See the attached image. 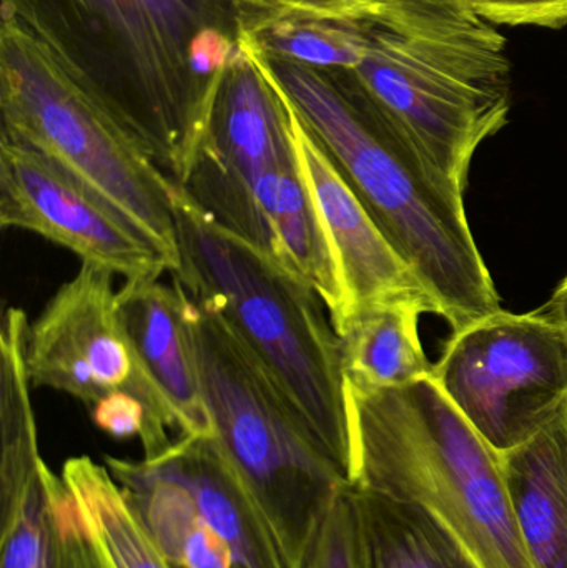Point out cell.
Wrapping results in <instances>:
<instances>
[{
  "mask_svg": "<svg viewBox=\"0 0 567 568\" xmlns=\"http://www.w3.org/2000/svg\"><path fill=\"white\" fill-rule=\"evenodd\" d=\"M280 90L288 110L300 166L315 200L345 293V311L336 321L353 307L376 301L415 296L433 301L412 266L389 243L368 210L340 175L282 85Z\"/></svg>",
  "mask_w": 567,
  "mask_h": 568,
  "instance_id": "12",
  "label": "cell"
},
{
  "mask_svg": "<svg viewBox=\"0 0 567 568\" xmlns=\"http://www.w3.org/2000/svg\"><path fill=\"white\" fill-rule=\"evenodd\" d=\"M392 2H399V0H303V3L323 7V9H355V7L382 6V3ZM459 2H465L469 6V0H459Z\"/></svg>",
  "mask_w": 567,
  "mask_h": 568,
  "instance_id": "22",
  "label": "cell"
},
{
  "mask_svg": "<svg viewBox=\"0 0 567 568\" xmlns=\"http://www.w3.org/2000/svg\"><path fill=\"white\" fill-rule=\"evenodd\" d=\"M0 112L2 139L37 150L109 200L180 268L179 183L39 37L3 12Z\"/></svg>",
  "mask_w": 567,
  "mask_h": 568,
  "instance_id": "7",
  "label": "cell"
},
{
  "mask_svg": "<svg viewBox=\"0 0 567 568\" xmlns=\"http://www.w3.org/2000/svg\"><path fill=\"white\" fill-rule=\"evenodd\" d=\"M183 185L216 79L193 67L209 29L236 30L233 0H2Z\"/></svg>",
  "mask_w": 567,
  "mask_h": 568,
  "instance_id": "2",
  "label": "cell"
},
{
  "mask_svg": "<svg viewBox=\"0 0 567 568\" xmlns=\"http://www.w3.org/2000/svg\"><path fill=\"white\" fill-rule=\"evenodd\" d=\"M302 568H362L352 486L343 487L333 500L306 550Z\"/></svg>",
  "mask_w": 567,
  "mask_h": 568,
  "instance_id": "19",
  "label": "cell"
},
{
  "mask_svg": "<svg viewBox=\"0 0 567 568\" xmlns=\"http://www.w3.org/2000/svg\"><path fill=\"white\" fill-rule=\"evenodd\" d=\"M358 23L362 62L342 77L423 160L465 195L473 156L508 122L505 37L459 0L323 10Z\"/></svg>",
  "mask_w": 567,
  "mask_h": 568,
  "instance_id": "1",
  "label": "cell"
},
{
  "mask_svg": "<svg viewBox=\"0 0 567 568\" xmlns=\"http://www.w3.org/2000/svg\"><path fill=\"white\" fill-rule=\"evenodd\" d=\"M543 313L548 314L556 323L561 324L567 331V278L559 284L558 290L553 294L551 300L548 301Z\"/></svg>",
  "mask_w": 567,
  "mask_h": 568,
  "instance_id": "21",
  "label": "cell"
},
{
  "mask_svg": "<svg viewBox=\"0 0 567 568\" xmlns=\"http://www.w3.org/2000/svg\"><path fill=\"white\" fill-rule=\"evenodd\" d=\"M269 59L286 95L453 331L502 311L465 195L432 169L342 77Z\"/></svg>",
  "mask_w": 567,
  "mask_h": 568,
  "instance_id": "3",
  "label": "cell"
},
{
  "mask_svg": "<svg viewBox=\"0 0 567 568\" xmlns=\"http://www.w3.org/2000/svg\"><path fill=\"white\" fill-rule=\"evenodd\" d=\"M185 293V324L213 434L262 510L286 568L350 486L266 364L219 313Z\"/></svg>",
  "mask_w": 567,
  "mask_h": 568,
  "instance_id": "6",
  "label": "cell"
},
{
  "mask_svg": "<svg viewBox=\"0 0 567 568\" xmlns=\"http://www.w3.org/2000/svg\"><path fill=\"white\" fill-rule=\"evenodd\" d=\"M353 487L362 568H479L422 507Z\"/></svg>",
  "mask_w": 567,
  "mask_h": 568,
  "instance_id": "18",
  "label": "cell"
},
{
  "mask_svg": "<svg viewBox=\"0 0 567 568\" xmlns=\"http://www.w3.org/2000/svg\"><path fill=\"white\" fill-rule=\"evenodd\" d=\"M0 226L42 236L123 282L160 280L176 263L129 216L62 166L0 139Z\"/></svg>",
  "mask_w": 567,
  "mask_h": 568,
  "instance_id": "11",
  "label": "cell"
},
{
  "mask_svg": "<svg viewBox=\"0 0 567 568\" xmlns=\"http://www.w3.org/2000/svg\"><path fill=\"white\" fill-rule=\"evenodd\" d=\"M502 464L533 568H567V406Z\"/></svg>",
  "mask_w": 567,
  "mask_h": 568,
  "instance_id": "15",
  "label": "cell"
},
{
  "mask_svg": "<svg viewBox=\"0 0 567 568\" xmlns=\"http://www.w3.org/2000/svg\"><path fill=\"white\" fill-rule=\"evenodd\" d=\"M469 7L495 27H567V0H469Z\"/></svg>",
  "mask_w": 567,
  "mask_h": 568,
  "instance_id": "20",
  "label": "cell"
},
{
  "mask_svg": "<svg viewBox=\"0 0 567 568\" xmlns=\"http://www.w3.org/2000/svg\"><path fill=\"white\" fill-rule=\"evenodd\" d=\"M296 163L288 110L272 65L236 30L235 52L220 70L205 136L182 186L220 225L275 256L269 209L283 173Z\"/></svg>",
  "mask_w": 567,
  "mask_h": 568,
  "instance_id": "8",
  "label": "cell"
},
{
  "mask_svg": "<svg viewBox=\"0 0 567 568\" xmlns=\"http://www.w3.org/2000/svg\"><path fill=\"white\" fill-rule=\"evenodd\" d=\"M423 313L438 314L429 297H395L353 307L336 321L345 384L373 390L432 377L435 364L418 333Z\"/></svg>",
  "mask_w": 567,
  "mask_h": 568,
  "instance_id": "16",
  "label": "cell"
},
{
  "mask_svg": "<svg viewBox=\"0 0 567 568\" xmlns=\"http://www.w3.org/2000/svg\"><path fill=\"white\" fill-rule=\"evenodd\" d=\"M113 276L82 263L29 323L30 384L69 394L89 409L110 394H133L160 426L180 436L175 409L146 373L123 326Z\"/></svg>",
  "mask_w": 567,
  "mask_h": 568,
  "instance_id": "10",
  "label": "cell"
},
{
  "mask_svg": "<svg viewBox=\"0 0 567 568\" xmlns=\"http://www.w3.org/2000/svg\"><path fill=\"white\" fill-rule=\"evenodd\" d=\"M0 568H93L75 500L45 460L0 483Z\"/></svg>",
  "mask_w": 567,
  "mask_h": 568,
  "instance_id": "14",
  "label": "cell"
},
{
  "mask_svg": "<svg viewBox=\"0 0 567 568\" xmlns=\"http://www.w3.org/2000/svg\"><path fill=\"white\" fill-rule=\"evenodd\" d=\"M62 479L79 509L93 568H176L105 466L89 456L70 457Z\"/></svg>",
  "mask_w": 567,
  "mask_h": 568,
  "instance_id": "17",
  "label": "cell"
},
{
  "mask_svg": "<svg viewBox=\"0 0 567 568\" xmlns=\"http://www.w3.org/2000/svg\"><path fill=\"white\" fill-rule=\"evenodd\" d=\"M126 334L180 420V436L213 434L185 324L182 284L160 280L123 282L117 291Z\"/></svg>",
  "mask_w": 567,
  "mask_h": 568,
  "instance_id": "13",
  "label": "cell"
},
{
  "mask_svg": "<svg viewBox=\"0 0 567 568\" xmlns=\"http://www.w3.org/2000/svg\"><path fill=\"white\" fill-rule=\"evenodd\" d=\"M175 216L180 268L173 278L266 364L352 486L342 351L322 297L275 256L220 225L182 185Z\"/></svg>",
  "mask_w": 567,
  "mask_h": 568,
  "instance_id": "4",
  "label": "cell"
},
{
  "mask_svg": "<svg viewBox=\"0 0 567 568\" xmlns=\"http://www.w3.org/2000/svg\"><path fill=\"white\" fill-rule=\"evenodd\" d=\"M355 473L352 486L422 507L479 568H533L502 456L432 377L358 389L345 384Z\"/></svg>",
  "mask_w": 567,
  "mask_h": 568,
  "instance_id": "5",
  "label": "cell"
},
{
  "mask_svg": "<svg viewBox=\"0 0 567 568\" xmlns=\"http://www.w3.org/2000/svg\"><path fill=\"white\" fill-rule=\"evenodd\" d=\"M432 379L502 456L567 406V331L543 311H498L453 334Z\"/></svg>",
  "mask_w": 567,
  "mask_h": 568,
  "instance_id": "9",
  "label": "cell"
}]
</instances>
